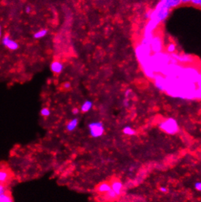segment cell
Here are the masks:
<instances>
[{
    "label": "cell",
    "instance_id": "ffe728a7",
    "mask_svg": "<svg viewBox=\"0 0 201 202\" xmlns=\"http://www.w3.org/2000/svg\"><path fill=\"white\" fill-rule=\"evenodd\" d=\"M9 174L7 171L5 170H1L0 171V182L1 184L4 183L7 180H8Z\"/></svg>",
    "mask_w": 201,
    "mask_h": 202
},
{
    "label": "cell",
    "instance_id": "9a60e30c",
    "mask_svg": "<svg viewBox=\"0 0 201 202\" xmlns=\"http://www.w3.org/2000/svg\"><path fill=\"white\" fill-rule=\"evenodd\" d=\"M78 124V118H74V119H71L67 124H66V130L68 132H72L76 129L77 126Z\"/></svg>",
    "mask_w": 201,
    "mask_h": 202
},
{
    "label": "cell",
    "instance_id": "8992f818",
    "mask_svg": "<svg viewBox=\"0 0 201 202\" xmlns=\"http://www.w3.org/2000/svg\"><path fill=\"white\" fill-rule=\"evenodd\" d=\"M184 65H181V64L170 63L163 69V70L161 72V74H162L163 75L166 77L169 76L179 78L183 69H184Z\"/></svg>",
    "mask_w": 201,
    "mask_h": 202
},
{
    "label": "cell",
    "instance_id": "7a4b0ae2",
    "mask_svg": "<svg viewBox=\"0 0 201 202\" xmlns=\"http://www.w3.org/2000/svg\"><path fill=\"white\" fill-rule=\"evenodd\" d=\"M171 55L167 52H160L153 54L151 57L150 62L154 70L156 73H161L165 68L171 63Z\"/></svg>",
    "mask_w": 201,
    "mask_h": 202
},
{
    "label": "cell",
    "instance_id": "83f0119b",
    "mask_svg": "<svg viewBox=\"0 0 201 202\" xmlns=\"http://www.w3.org/2000/svg\"><path fill=\"white\" fill-rule=\"evenodd\" d=\"M191 3L192 4H194V5L199 6V5H200V3H201V0H192Z\"/></svg>",
    "mask_w": 201,
    "mask_h": 202
},
{
    "label": "cell",
    "instance_id": "4316f807",
    "mask_svg": "<svg viewBox=\"0 0 201 202\" xmlns=\"http://www.w3.org/2000/svg\"><path fill=\"white\" fill-rule=\"evenodd\" d=\"M160 191L162 193H167V191H168V189H167L166 187H164V186H162L160 188Z\"/></svg>",
    "mask_w": 201,
    "mask_h": 202
},
{
    "label": "cell",
    "instance_id": "5b68a950",
    "mask_svg": "<svg viewBox=\"0 0 201 202\" xmlns=\"http://www.w3.org/2000/svg\"><path fill=\"white\" fill-rule=\"evenodd\" d=\"M159 127L165 133L170 135L176 134L179 132V127L177 121L173 118H167L159 124Z\"/></svg>",
    "mask_w": 201,
    "mask_h": 202
},
{
    "label": "cell",
    "instance_id": "484cf974",
    "mask_svg": "<svg viewBox=\"0 0 201 202\" xmlns=\"http://www.w3.org/2000/svg\"><path fill=\"white\" fill-rule=\"evenodd\" d=\"M71 87V84L70 83H69V82H65V83H64V84H63V88H64V89H69Z\"/></svg>",
    "mask_w": 201,
    "mask_h": 202
},
{
    "label": "cell",
    "instance_id": "7c38bea8",
    "mask_svg": "<svg viewBox=\"0 0 201 202\" xmlns=\"http://www.w3.org/2000/svg\"><path fill=\"white\" fill-rule=\"evenodd\" d=\"M63 68H64L63 64L61 62H59V61H54L51 65V71L55 74L61 73L63 70Z\"/></svg>",
    "mask_w": 201,
    "mask_h": 202
},
{
    "label": "cell",
    "instance_id": "4dcf8cb0",
    "mask_svg": "<svg viewBox=\"0 0 201 202\" xmlns=\"http://www.w3.org/2000/svg\"><path fill=\"white\" fill-rule=\"evenodd\" d=\"M197 87H198L199 89L201 90V73H200V77H199L198 81H197Z\"/></svg>",
    "mask_w": 201,
    "mask_h": 202
},
{
    "label": "cell",
    "instance_id": "3957f363",
    "mask_svg": "<svg viewBox=\"0 0 201 202\" xmlns=\"http://www.w3.org/2000/svg\"><path fill=\"white\" fill-rule=\"evenodd\" d=\"M200 72L197 68L194 66H184L181 75L179 78H181L183 81L191 83H197L198 81L199 77H200Z\"/></svg>",
    "mask_w": 201,
    "mask_h": 202
},
{
    "label": "cell",
    "instance_id": "f1b7e54d",
    "mask_svg": "<svg viewBox=\"0 0 201 202\" xmlns=\"http://www.w3.org/2000/svg\"><path fill=\"white\" fill-rule=\"evenodd\" d=\"M3 193H6V190H5V188L3 186L2 184H1V185H0V194H3Z\"/></svg>",
    "mask_w": 201,
    "mask_h": 202
},
{
    "label": "cell",
    "instance_id": "7402d4cb",
    "mask_svg": "<svg viewBox=\"0 0 201 202\" xmlns=\"http://www.w3.org/2000/svg\"><path fill=\"white\" fill-rule=\"evenodd\" d=\"M47 34H48V30L44 29H41L40 30V31L37 32L36 33H34V37L36 39L42 38V37H45Z\"/></svg>",
    "mask_w": 201,
    "mask_h": 202
},
{
    "label": "cell",
    "instance_id": "d6a6232c",
    "mask_svg": "<svg viewBox=\"0 0 201 202\" xmlns=\"http://www.w3.org/2000/svg\"><path fill=\"white\" fill-rule=\"evenodd\" d=\"M192 0H181V4H188L191 3Z\"/></svg>",
    "mask_w": 201,
    "mask_h": 202
},
{
    "label": "cell",
    "instance_id": "52a82bcc",
    "mask_svg": "<svg viewBox=\"0 0 201 202\" xmlns=\"http://www.w3.org/2000/svg\"><path fill=\"white\" fill-rule=\"evenodd\" d=\"M90 136L94 139L99 138L105 133V126L101 121H92L88 124Z\"/></svg>",
    "mask_w": 201,
    "mask_h": 202
},
{
    "label": "cell",
    "instance_id": "30bf717a",
    "mask_svg": "<svg viewBox=\"0 0 201 202\" xmlns=\"http://www.w3.org/2000/svg\"><path fill=\"white\" fill-rule=\"evenodd\" d=\"M154 83L155 86L160 91H165L166 77L161 73H157L154 78Z\"/></svg>",
    "mask_w": 201,
    "mask_h": 202
},
{
    "label": "cell",
    "instance_id": "e575fe53",
    "mask_svg": "<svg viewBox=\"0 0 201 202\" xmlns=\"http://www.w3.org/2000/svg\"><path fill=\"white\" fill-rule=\"evenodd\" d=\"M199 6H200V7H201V3H200V5H199Z\"/></svg>",
    "mask_w": 201,
    "mask_h": 202
},
{
    "label": "cell",
    "instance_id": "1f68e13d",
    "mask_svg": "<svg viewBox=\"0 0 201 202\" xmlns=\"http://www.w3.org/2000/svg\"><path fill=\"white\" fill-rule=\"evenodd\" d=\"M31 11V7H30V6H27V7H26V12L27 13H29Z\"/></svg>",
    "mask_w": 201,
    "mask_h": 202
},
{
    "label": "cell",
    "instance_id": "603a6c76",
    "mask_svg": "<svg viewBox=\"0 0 201 202\" xmlns=\"http://www.w3.org/2000/svg\"><path fill=\"white\" fill-rule=\"evenodd\" d=\"M169 4L171 9L174 8L181 4V0H169Z\"/></svg>",
    "mask_w": 201,
    "mask_h": 202
},
{
    "label": "cell",
    "instance_id": "d4e9b609",
    "mask_svg": "<svg viewBox=\"0 0 201 202\" xmlns=\"http://www.w3.org/2000/svg\"><path fill=\"white\" fill-rule=\"evenodd\" d=\"M195 188L197 190L201 191V182H197L195 183L194 185Z\"/></svg>",
    "mask_w": 201,
    "mask_h": 202
},
{
    "label": "cell",
    "instance_id": "5bb4252c",
    "mask_svg": "<svg viewBox=\"0 0 201 202\" xmlns=\"http://www.w3.org/2000/svg\"><path fill=\"white\" fill-rule=\"evenodd\" d=\"M111 188L113 190L116 192V193L118 196H120L122 193V188H123V184L119 180H114L111 183Z\"/></svg>",
    "mask_w": 201,
    "mask_h": 202
},
{
    "label": "cell",
    "instance_id": "f546056e",
    "mask_svg": "<svg viewBox=\"0 0 201 202\" xmlns=\"http://www.w3.org/2000/svg\"><path fill=\"white\" fill-rule=\"evenodd\" d=\"M79 112H80V110L78 109V108H74V109L72 110V114H74V115L78 114H79Z\"/></svg>",
    "mask_w": 201,
    "mask_h": 202
},
{
    "label": "cell",
    "instance_id": "6da1fadb",
    "mask_svg": "<svg viewBox=\"0 0 201 202\" xmlns=\"http://www.w3.org/2000/svg\"><path fill=\"white\" fill-rule=\"evenodd\" d=\"M170 9L169 0H160L155 8L152 10L150 19L160 25L168 17Z\"/></svg>",
    "mask_w": 201,
    "mask_h": 202
},
{
    "label": "cell",
    "instance_id": "ba28073f",
    "mask_svg": "<svg viewBox=\"0 0 201 202\" xmlns=\"http://www.w3.org/2000/svg\"><path fill=\"white\" fill-rule=\"evenodd\" d=\"M171 57L176 61L177 63L181 64V65H191L194 63L195 58L192 55L188 54H178V53H174V54H170Z\"/></svg>",
    "mask_w": 201,
    "mask_h": 202
},
{
    "label": "cell",
    "instance_id": "ac0fdd59",
    "mask_svg": "<svg viewBox=\"0 0 201 202\" xmlns=\"http://www.w3.org/2000/svg\"><path fill=\"white\" fill-rule=\"evenodd\" d=\"M124 134L127 135V136H134L136 134V130L132 127H129V126H126L122 130Z\"/></svg>",
    "mask_w": 201,
    "mask_h": 202
},
{
    "label": "cell",
    "instance_id": "277c9868",
    "mask_svg": "<svg viewBox=\"0 0 201 202\" xmlns=\"http://www.w3.org/2000/svg\"><path fill=\"white\" fill-rule=\"evenodd\" d=\"M152 53L150 45H145L139 43L135 48L136 57L141 66L149 60L152 55Z\"/></svg>",
    "mask_w": 201,
    "mask_h": 202
},
{
    "label": "cell",
    "instance_id": "cb8c5ba5",
    "mask_svg": "<svg viewBox=\"0 0 201 202\" xmlns=\"http://www.w3.org/2000/svg\"><path fill=\"white\" fill-rule=\"evenodd\" d=\"M40 114L42 116H44V117H47V116H49L51 114V111L48 109V108H43L40 111Z\"/></svg>",
    "mask_w": 201,
    "mask_h": 202
},
{
    "label": "cell",
    "instance_id": "9c48e42d",
    "mask_svg": "<svg viewBox=\"0 0 201 202\" xmlns=\"http://www.w3.org/2000/svg\"><path fill=\"white\" fill-rule=\"evenodd\" d=\"M151 49L153 54L162 52L163 50V41L162 38L159 35H155L154 37L151 41Z\"/></svg>",
    "mask_w": 201,
    "mask_h": 202
},
{
    "label": "cell",
    "instance_id": "d6986e66",
    "mask_svg": "<svg viewBox=\"0 0 201 202\" xmlns=\"http://www.w3.org/2000/svg\"><path fill=\"white\" fill-rule=\"evenodd\" d=\"M176 49H177L176 45L175 43H173V42H170V43L166 46V51H167V53H168V54H170L176 53Z\"/></svg>",
    "mask_w": 201,
    "mask_h": 202
},
{
    "label": "cell",
    "instance_id": "8fae6325",
    "mask_svg": "<svg viewBox=\"0 0 201 202\" xmlns=\"http://www.w3.org/2000/svg\"><path fill=\"white\" fill-rule=\"evenodd\" d=\"M2 43L3 45H5L7 48L10 50H16L19 48V44L14 40H12L9 35H5L2 39Z\"/></svg>",
    "mask_w": 201,
    "mask_h": 202
},
{
    "label": "cell",
    "instance_id": "44dd1931",
    "mask_svg": "<svg viewBox=\"0 0 201 202\" xmlns=\"http://www.w3.org/2000/svg\"><path fill=\"white\" fill-rule=\"evenodd\" d=\"M0 202H13V201L12 197L6 193L0 194Z\"/></svg>",
    "mask_w": 201,
    "mask_h": 202
},
{
    "label": "cell",
    "instance_id": "e0dca14e",
    "mask_svg": "<svg viewBox=\"0 0 201 202\" xmlns=\"http://www.w3.org/2000/svg\"><path fill=\"white\" fill-rule=\"evenodd\" d=\"M118 196H119L116 193V192L111 189V190L108 191V193H105V198H106L107 200H108V201H113V200L116 199Z\"/></svg>",
    "mask_w": 201,
    "mask_h": 202
},
{
    "label": "cell",
    "instance_id": "2e32d148",
    "mask_svg": "<svg viewBox=\"0 0 201 202\" xmlns=\"http://www.w3.org/2000/svg\"><path fill=\"white\" fill-rule=\"evenodd\" d=\"M93 107V103L91 101H86L84 102L81 106V111L84 113H87V112L89 111Z\"/></svg>",
    "mask_w": 201,
    "mask_h": 202
},
{
    "label": "cell",
    "instance_id": "4fadbf2b",
    "mask_svg": "<svg viewBox=\"0 0 201 202\" xmlns=\"http://www.w3.org/2000/svg\"><path fill=\"white\" fill-rule=\"evenodd\" d=\"M112 189L111 185L108 182H102L97 188V191L99 193H106Z\"/></svg>",
    "mask_w": 201,
    "mask_h": 202
},
{
    "label": "cell",
    "instance_id": "836d02e7",
    "mask_svg": "<svg viewBox=\"0 0 201 202\" xmlns=\"http://www.w3.org/2000/svg\"><path fill=\"white\" fill-rule=\"evenodd\" d=\"M124 106H128V105H129V104H128V101H124Z\"/></svg>",
    "mask_w": 201,
    "mask_h": 202
}]
</instances>
